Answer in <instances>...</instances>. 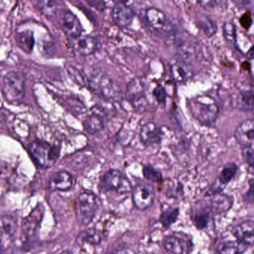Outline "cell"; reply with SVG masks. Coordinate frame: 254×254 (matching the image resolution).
Returning <instances> with one entry per match:
<instances>
[{
  "label": "cell",
  "instance_id": "cell-30",
  "mask_svg": "<svg viewBox=\"0 0 254 254\" xmlns=\"http://www.w3.org/2000/svg\"><path fill=\"white\" fill-rule=\"evenodd\" d=\"M200 28L206 37H212L217 31V25L213 19L208 17H202L198 21Z\"/></svg>",
  "mask_w": 254,
  "mask_h": 254
},
{
  "label": "cell",
  "instance_id": "cell-23",
  "mask_svg": "<svg viewBox=\"0 0 254 254\" xmlns=\"http://www.w3.org/2000/svg\"><path fill=\"white\" fill-rule=\"evenodd\" d=\"M16 45L18 47L26 54L32 52L34 49V33L31 31H23L17 33L15 37Z\"/></svg>",
  "mask_w": 254,
  "mask_h": 254
},
{
  "label": "cell",
  "instance_id": "cell-25",
  "mask_svg": "<svg viewBox=\"0 0 254 254\" xmlns=\"http://www.w3.org/2000/svg\"><path fill=\"white\" fill-rule=\"evenodd\" d=\"M237 171H238V167L235 163H228L222 169L216 182L225 188L230 182L234 180V178L237 176Z\"/></svg>",
  "mask_w": 254,
  "mask_h": 254
},
{
  "label": "cell",
  "instance_id": "cell-15",
  "mask_svg": "<svg viewBox=\"0 0 254 254\" xmlns=\"http://www.w3.org/2000/svg\"><path fill=\"white\" fill-rule=\"evenodd\" d=\"M113 22L121 28L129 26L134 20V13L130 6L116 4L112 11Z\"/></svg>",
  "mask_w": 254,
  "mask_h": 254
},
{
  "label": "cell",
  "instance_id": "cell-12",
  "mask_svg": "<svg viewBox=\"0 0 254 254\" xmlns=\"http://www.w3.org/2000/svg\"><path fill=\"white\" fill-rule=\"evenodd\" d=\"M84 128L90 134H98L104 128V116L102 110L95 107L92 113L86 116L83 122Z\"/></svg>",
  "mask_w": 254,
  "mask_h": 254
},
{
  "label": "cell",
  "instance_id": "cell-38",
  "mask_svg": "<svg viewBox=\"0 0 254 254\" xmlns=\"http://www.w3.org/2000/svg\"><path fill=\"white\" fill-rule=\"evenodd\" d=\"M91 7L99 12H103L106 8L105 0H85Z\"/></svg>",
  "mask_w": 254,
  "mask_h": 254
},
{
  "label": "cell",
  "instance_id": "cell-33",
  "mask_svg": "<svg viewBox=\"0 0 254 254\" xmlns=\"http://www.w3.org/2000/svg\"><path fill=\"white\" fill-rule=\"evenodd\" d=\"M223 34L225 40L231 45L237 43V28L233 22H227L224 24Z\"/></svg>",
  "mask_w": 254,
  "mask_h": 254
},
{
  "label": "cell",
  "instance_id": "cell-7",
  "mask_svg": "<svg viewBox=\"0 0 254 254\" xmlns=\"http://www.w3.org/2000/svg\"><path fill=\"white\" fill-rule=\"evenodd\" d=\"M127 100L136 111L143 113L147 109L148 100L144 82L135 77L128 83L126 89Z\"/></svg>",
  "mask_w": 254,
  "mask_h": 254
},
{
  "label": "cell",
  "instance_id": "cell-1",
  "mask_svg": "<svg viewBox=\"0 0 254 254\" xmlns=\"http://www.w3.org/2000/svg\"><path fill=\"white\" fill-rule=\"evenodd\" d=\"M188 106L194 119L202 126L212 127L217 122L219 107L212 97L198 95L189 100Z\"/></svg>",
  "mask_w": 254,
  "mask_h": 254
},
{
  "label": "cell",
  "instance_id": "cell-14",
  "mask_svg": "<svg viewBox=\"0 0 254 254\" xmlns=\"http://www.w3.org/2000/svg\"><path fill=\"white\" fill-rule=\"evenodd\" d=\"M75 49L84 56L93 55L100 48V43L95 37L89 35H81L74 39Z\"/></svg>",
  "mask_w": 254,
  "mask_h": 254
},
{
  "label": "cell",
  "instance_id": "cell-27",
  "mask_svg": "<svg viewBox=\"0 0 254 254\" xmlns=\"http://www.w3.org/2000/svg\"><path fill=\"white\" fill-rule=\"evenodd\" d=\"M79 240H80L81 243L96 246L102 241L103 234L96 228H89L79 235Z\"/></svg>",
  "mask_w": 254,
  "mask_h": 254
},
{
  "label": "cell",
  "instance_id": "cell-18",
  "mask_svg": "<svg viewBox=\"0 0 254 254\" xmlns=\"http://www.w3.org/2000/svg\"><path fill=\"white\" fill-rule=\"evenodd\" d=\"M234 197L228 194L220 193L213 195L210 202V210L215 214L226 213L234 204Z\"/></svg>",
  "mask_w": 254,
  "mask_h": 254
},
{
  "label": "cell",
  "instance_id": "cell-11",
  "mask_svg": "<svg viewBox=\"0 0 254 254\" xmlns=\"http://www.w3.org/2000/svg\"><path fill=\"white\" fill-rule=\"evenodd\" d=\"M236 140L242 146H254V119H248L242 122L236 128L234 132Z\"/></svg>",
  "mask_w": 254,
  "mask_h": 254
},
{
  "label": "cell",
  "instance_id": "cell-2",
  "mask_svg": "<svg viewBox=\"0 0 254 254\" xmlns=\"http://www.w3.org/2000/svg\"><path fill=\"white\" fill-rule=\"evenodd\" d=\"M98 198L89 190H83L75 201L74 210L78 222L82 225H87L92 222L98 210Z\"/></svg>",
  "mask_w": 254,
  "mask_h": 254
},
{
  "label": "cell",
  "instance_id": "cell-21",
  "mask_svg": "<svg viewBox=\"0 0 254 254\" xmlns=\"http://www.w3.org/2000/svg\"><path fill=\"white\" fill-rule=\"evenodd\" d=\"M233 103L239 110L246 112L254 110V92L251 90H241L235 94Z\"/></svg>",
  "mask_w": 254,
  "mask_h": 254
},
{
  "label": "cell",
  "instance_id": "cell-3",
  "mask_svg": "<svg viewBox=\"0 0 254 254\" xmlns=\"http://www.w3.org/2000/svg\"><path fill=\"white\" fill-rule=\"evenodd\" d=\"M89 89L97 95L107 100L117 101L120 98V90L113 80L106 74L93 72L86 77Z\"/></svg>",
  "mask_w": 254,
  "mask_h": 254
},
{
  "label": "cell",
  "instance_id": "cell-29",
  "mask_svg": "<svg viewBox=\"0 0 254 254\" xmlns=\"http://www.w3.org/2000/svg\"><path fill=\"white\" fill-rule=\"evenodd\" d=\"M143 174L146 180L153 183H159L164 179L162 173L150 164L143 166Z\"/></svg>",
  "mask_w": 254,
  "mask_h": 254
},
{
  "label": "cell",
  "instance_id": "cell-16",
  "mask_svg": "<svg viewBox=\"0 0 254 254\" xmlns=\"http://www.w3.org/2000/svg\"><path fill=\"white\" fill-rule=\"evenodd\" d=\"M164 246L167 252L173 254H189L192 251V246L189 242L176 236L166 237Z\"/></svg>",
  "mask_w": 254,
  "mask_h": 254
},
{
  "label": "cell",
  "instance_id": "cell-45",
  "mask_svg": "<svg viewBox=\"0 0 254 254\" xmlns=\"http://www.w3.org/2000/svg\"><path fill=\"white\" fill-rule=\"evenodd\" d=\"M59 254H73L71 253V252H69V251H65V252H61V253H60Z\"/></svg>",
  "mask_w": 254,
  "mask_h": 254
},
{
  "label": "cell",
  "instance_id": "cell-37",
  "mask_svg": "<svg viewBox=\"0 0 254 254\" xmlns=\"http://www.w3.org/2000/svg\"><path fill=\"white\" fill-rule=\"evenodd\" d=\"M198 4L206 10H211L217 7L222 0H197Z\"/></svg>",
  "mask_w": 254,
  "mask_h": 254
},
{
  "label": "cell",
  "instance_id": "cell-32",
  "mask_svg": "<svg viewBox=\"0 0 254 254\" xmlns=\"http://www.w3.org/2000/svg\"><path fill=\"white\" fill-rule=\"evenodd\" d=\"M171 71H172L174 78L177 79L178 81L182 82L186 78V77H188L189 68L184 62L178 61L172 65Z\"/></svg>",
  "mask_w": 254,
  "mask_h": 254
},
{
  "label": "cell",
  "instance_id": "cell-31",
  "mask_svg": "<svg viewBox=\"0 0 254 254\" xmlns=\"http://www.w3.org/2000/svg\"><path fill=\"white\" fill-rule=\"evenodd\" d=\"M210 210H207L206 209H201L198 210L194 214L193 221L194 224L197 228L199 229H204L208 225V222L210 220Z\"/></svg>",
  "mask_w": 254,
  "mask_h": 254
},
{
  "label": "cell",
  "instance_id": "cell-5",
  "mask_svg": "<svg viewBox=\"0 0 254 254\" xmlns=\"http://www.w3.org/2000/svg\"><path fill=\"white\" fill-rule=\"evenodd\" d=\"M29 152L34 161L45 168L53 166L59 157V149L44 140L32 142L29 146Z\"/></svg>",
  "mask_w": 254,
  "mask_h": 254
},
{
  "label": "cell",
  "instance_id": "cell-36",
  "mask_svg": "<svg viewBox=\"0 0 254 254\" xmlns=\"http://www.w3.org/2000/svg\"><path fill=\"white\" fill-rule=\"evenodd\" d=\"M182 192V186L180 183H171V185L167 188L166 194L167 196L169 198H177L179 194Z\"/></svg>",
  "mask_w": 254,
  "mask_h": 254
},
{
  "label": "cell",
  "instance_id": "cell-26",
  "mask_svg": "<svg viewBox=\"0 0 254 254\" xmlns=\"http://www.w3.org/2000/svg\"><path fill=\"white\" fill-rule=\"evenodd\" d=\"M248 245L238 241L227 242L219 248V254H243L246 252Z\"/></svg>",
  "mask_w": 254,
  "mask_h": 254
},
{
  "label": "cell",
  "instance_id": "cell-43",
  "mask_svg": "<svg viewBox=\"0 0 254 254\" xmlns=\"http://www.w3.org/2000/svg\"><path fill=\"white\" fill-rule=\"evenodd\" d=\"M115 4H122L125 5L130 6L134 3V0H113Z\"/></svg>",
  "mask_w": 254,
  "mask_h": 254
},
{
  "label": "cell",
  "instance_id": "cell-22",
  "mask_svg": "<svg viewBox=\"0 0 254 254\" xmlns=\"http://www.w3.org/2000/svg\"><path fill=\"white\" fill-rule=\"evenodd\" d=\"M43 215V208L37 207L30 213L29 216L25 219L22 224L24 233L28 235H33L36 232L37 226L41 221Z\"/></svg>",
  "mask_w": 254,
  "mask_h": 254
},
{
  "label": "cell",
  "instance_id": "cell-39",
  "mask_svg": "<svg viewBox=\"0 0 254 254\" xmlns=\"http://www.w3.org/2000/svg\"><path fill=\"white\" fill-rule=\"evenodd\" d=\"M240 22L243 28H246V29H249L252 25V22H253L252 13L250 11L245 13L240 18Z\"/></svg>",
  "mask_w": 254,
  "mask_h": 254
},
{
  "label": "cell",
  "instance_id": "cell-19",
  "mask_svg": "<svg viewBox=\"0 0 254 254\" xmlns=\"http://www.w3.org/2000/svg\"><path fill=\"white\" fill-rule=\"evenodd\" d=\"M254 221H245L234 228L233 234L238 241L242 242L248 246H252L254 238Z\"/></svg>",
  "mask_w": 254,
  "mask_h": 254
},
{
  "label": "cell",
  "instance_id": "cell-9",
  "mask_svg": "<svg viewBox=\"0 0 254 254\" xmlns=\"http://www.w3.org/2000/svg\"><path fill=\"white\" fill-rule=\"evenodd\" d=\"M164 137V131L161 127L154 122H148L141 127L140 139L144 146H151L159 144Z\"/></svg>",
  "mask_w": 254,
  "mask_h": 254
},
{
  "label": "cell",
  "instance_id": "cell-24",
  "mask_svg": "<svg viewBox=\"0 0 254 254\" xmlns=\"http://www.w3.org/2000/svg\"><path fill=\"white\" fill-rule=\"evenodd\" d=\"M61 0H38L37 7L46 17L55 18L61 8Z\"/></svg>",
  "mask_w": 254,
  "mask_h": 254
},
{
  "label": "cell",
  "instance_id": "cell-4",
  "mask_svg": "<svg viewBox=\"0 0 254 254\" xmlns=\"http://www.w3.org/2000/svg\"><path fill=\"white\" fill-rule=\"evenodd\" d=\"M99 187L104 191H113L119 195L132 190V185L126 175L117 169H110L104 173L99 180Z\"/></svg>",
  "mask_w": 254,
  "mask_h": 254
},
{
  "label": "cell",
  "instance_id": "cell-28",
  "mask_svg": "<svg viewBox=\"0 0 254 254\" xmlns=\"http://www.w3.org/2000/svg\"><path fill=\"white\" fill-rule=\"evenodd\" d=\"M179 213H180V211L177 207L167 209L161 213V216H160V222L162 224L164 228H169L177 222Z\"/></svg>",
  "mask_w": 254,
  "mask_h": 254
},
{
  "label": "cell",
  "instance_id": "cell-34",
  "mask_svg": "<svg viewBox=\"0 0 254 254\" xmlns=\"http://www.w3.org/2000/svg\"><path fill=\"white\" fill-rule=\"evenodd\" d=\"M242 155H243L245 162L249 165L252 170H253L254 166V146H243Z\"/></svg>",
  "mask_w": 254,
  "mask_h": 254
},
{
  "label": "cell",
  "instance_id": "cell-8",
  "mask_svg": "<svg viewBox=\"0 0 254 254\" xmlns=\"http://www.w3.org/2000/svg\"><path fill=\"white\" fill-rule=\"evenodd\" d=\"M131 191L133 203L139 210H146L153 204L155 198L153 185L149 183H139Z\"/></svg>",
  "mask_w": 254,
  "mask_h": 254
},
{
  "label": "cell",
  "instance_id": "cell-6",
  "mask_svg": "<svg viewBox=\"0 0 254 254\" xmlns=\"http://www.w3.org/2000/svg\"><path fill=\"white\" fill-rule=\"evenodd\" d=\"M25 77L19 71H9L3 79L2 93L9 103L19 102L25 95Z\"/></svg>",
  "mask_w": 254,
  "mask_h": 254
},
{
  "label": "cell",
  "instance_id": "cell-35",
  "mask_svg": "<svg viewBox=\"0 0 254 254\" xmlns=\"http://www.w3.org/2000/svg\"><path fill=\"white\" fill-rule=\"evenodd\" d=\"M154 96L156 98L157 101L160 104L162 105H166L167 101V92L163 86H158L154 89L153 92Z\"/></svg>",
  "mask_w": 254,
  "mask_h": 254
},
{
  "label": "cell",
  "instance_id": "cell-42",
  "mask_svg": "<svg viewBox=\"0 0 254 254\" xmlns=\"http://www.w3.org/2000/svg\"><path fill=\"white\" fill-rule=\"evenodd\" d=\"M237 5L243 7H252L254 5V0H232Z\"/></svg>",
  "mask_w": 254,
  "mask_h": 254
},
{
  "label": "cell",
  "instance_id": "cell-17",
  "mask_svg": "<svg viewBox=\"0 0 254 254\" xmlns=\"http://www.w3.org/2000/svg\"><path fill=\"white\" fill-rule=\"evenodd\" d=\"M73 177L67 171H58L51 176L49 187L52 190L67 191L73 186Z\"/></svg>",
  "mask_w": 254,
  "mask_h": 254
},
{
  "label": "cell",
  "instance_id": "cell-10",
  "mask_svg": "<svg viewBox=\"0 0 254 254\" xmlns=\"http://www.w3.org/2000/svg\"><path fill=\"white\" fill-rule=\"evenodd\" d=\"M61 28L68 37L73 39L80 37L82 34V25L77 16L67 10L63 13L60 20Z\"/></svg>",
  "mask_w": 254,
  "mask_h": 254
},
{
  "label": "cell",
  "instance_id": "cell-13",
  "mask_svg": "<svg viewBox=\"0 0 254 254\" xmlns=\"http://www.w3.org/2000/svg\"><path fill=\"white\" fill-rule=\"evenodd\" d=\"M146 17L152 28L158 31H169L171 29L169 19L165 13L156 7H150L146 10Z\"/></svg>",
  "mask_w": 254,
  "mask_h": 254
},
{
  "label": "cell",
  "instance_id": "cell-41",
  "mask_svg": "<svg viewBox=\"0 0 254 254\" xmlns=\"http://www.w3.org/2000/svg\"><path fill=\"white\" fill-rule=\"evenodd\" d=\"M109 254H136V252L129 246H122L112 251Z\"/></svg>",
  "mask_w": 254,
  "mask_h": 254
},
{
  "label": "cell",
  "instance_id": "cell-44",
  "mask_svg": "<svg viewBox=\"0 0 254 254\" xmlns=\"http://www.w3.org/2000/svg\"><path fill=\"white\" fill-rule=\"evenodd\" d=\"M247 58H249V60H252L254 58V47L252 46L250 50L249 51V52L247 53V55H246Z\"/></svg>",
  "mask_w": 254,
  "mask_h": 254
},
{
  "label": "cell",
  "instance_id": "cell-20",
  "mask_svg": "<svg viewBox=\"0 0 254 254\" xmlns=\"http://www.w3.org/2000/svg\"><path fill=\"white\" fill-rule=\"evenodd\" d=\"M17 230V223L13 216L0 215V243L13 237Z\"/></svg>",
  "mask_w": 254,
  "mask_h": 254
},
{
  "label": "cell",
  "instance_id": "cell-40",
  "mask_svg": "<svg viewBox=\"0 0 254 254\" xmlns=\"http://www.w3.org/2000/svg\"><path fill=\"white\" fill-rule=\"evenodd\" d=\"M250 184V187L249 189L248 190L247 192L243 195V199H244L245 202L249 203V204H252L254 202V182L253 179L250 181L249 182Z\"/></svg>",
  "mask_w": 254,
  "mask_h": 254
}]
</instances>
